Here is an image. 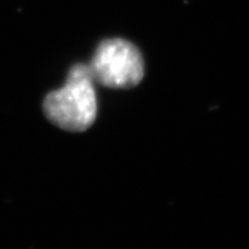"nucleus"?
<instances>
[{
	"instance_id": "f257e3e1",
	"label": "nucleus",
	"mask_w": 249,
	"mask_h": 249,
	"mask_svg": "<svg viewBox=\"0 0 249 249\" xmlns=\"http://www.w3.org/2000/svg\"><path fill=\"white\" fill-rule=\"evenodd\" d=\"M43 110L59 128L70 132L88 129L97 116V98L88 65L71 67L65 86L46 96Z\"/></svg>"
},
{
	"instance_id": "f03ea898",
	"label": "nucleus",
	"mask_w": 249,
	"mask_h": 249,
	"mask_svg": "<svg viewBox=\"0 0 249 249\" xmlns=\"http://www.w3.org/2000/svg\"><path fill=\"white\" fill-rule=\"evenodd\" d=\"M88 66L93 82L112 89H130L144 76L141 52L123 38L103 40Z\"/></svg>"
}]
</instances>
